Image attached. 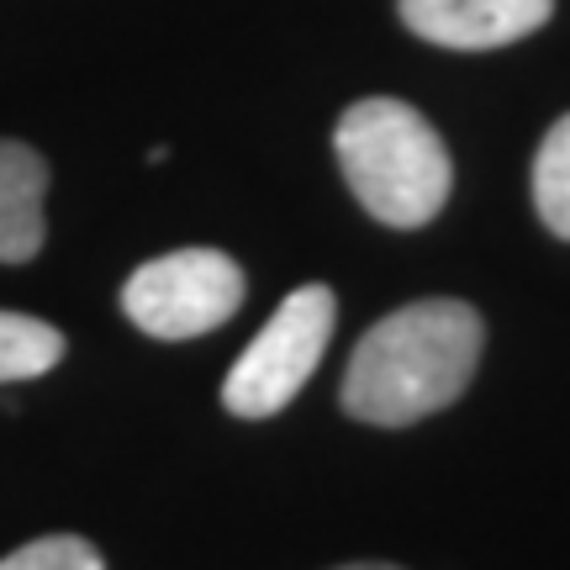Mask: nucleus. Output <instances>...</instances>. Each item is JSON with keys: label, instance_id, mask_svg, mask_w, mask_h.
<instances>
[{"label": "nucleus", "instance_id": "4", "mask_svg": "<svg viewBox=\"0 0 570 570\" xmlns=\"http://www.w3.org/2000/svg\"><path fill=\"white\" fill-rule=\"evenodd\" d=\"M244 306V269L223 248H175L122 285V312L148 338H202Z\"/></svg>", "mask_w": 570, "mask_h": 570}, {"label": "nucleus", "instance_id": "8", "mask_svg": "<svg viewBox=\"0 0 570 570\" xmlns=\"http://www.w3.org/2000/svg\"><path fill=\"white\" fill-rule=\"evenodd\" d=\"M533 206L554 238H570V111L544 132L533 154Z\"/></svg>", "mask_w": 570, "mask_h": 570}, {"label": "nucleus", "instance_id": "2", "mask_svg": "<svg viewBox=\"0 0 570 570\" xmlns=\"http://www.w3.org/2000/svg\"><path fill=\"white\" fill-rule=\"evenodd\" d=\"M338 169L354 202L386 227H423L454 190V159L417 106L370 96L338 117Z\"/></svg>", "mask_w": 570, "mask_h": 570}, {"label": "nucleus", "instance_id": "6", "mask_svg": "<svg viewBox=\"0 0 570 570\" xmlns=\"http://www.w3.org/2000/svg\"><path fill=\"white\" fill-rule=\"evenodd\" d=\"M42 196H48V159L27 142L0 138V265L38 259L48 238Z\"/></svg>", "mask_w": 570, "mask_h": 570}, {"label": "nucleus", "instance_id": "10", "mask_svg": "<svg viewBox=\"0 0 570 570\" xmlns=\"http://www.w3.org/2000/svg\"><path fill=\"white\" fill-rule=\"evenodd\" d=\"M338 570H402V566H381V560H360V566H338Z\"/></svg>", "mask_w": 570, "mask_h": 570}, {"label": "nucleus", "instance_id": "3", "mask_svg": "<svg viewBox=\"0 0 570 570\" xmlns=\"http://www.w3.org/2000/svg\"><path fill=\"white\" fill-rule=\"evenodd\" d=\"M338 302L327 285H296L275 317L259 327V338L238 354V365L223 381V407L233 417H275L285 402L312 381V370L323 365L327 338H333Z\"/></svg>", "mask_w": 570, "mask_h": 570}, {"label": "nucleus", "instance_id": "5", "mask_svg": "<svg viewBox=\"0 0 570 570\" xmlns=\"http://www.w3.org/2000/svg\"><path fill=\"white\" fill-rule=\"evenodd\" d=\"M402 21L423 42L481 53V48H508L550 21L554 0H396Z\"/></svg>", "mask_w": 570, "mask_h": 570}, {"label": "nucleus", "instance_id": "7", "mask_svg": "<svg viewBox=\"0 0 570 570\" xmlns=\"http://www.w3.org/2000/svg\"><path fill=\"white\" fill-rule=\"evenodd\" d=\"M63 360V333L27 312H0V381H38Z\"/></svg>", "mask_w": 570, "mask_h": 570}, {"label": "nucleus", "instance_id": "1", "mask_svg": "<svg viewBox=\"0 0 570 570\" xmlns=\"http://www.w3.org/2000/svg\"><path fill=\"white\" fill-rule=\"evenodd\" d=\"M487 327L465 302H412L370 327L344 370V412L375 428H407L444 412L481 365Z\"/></svg>", "mask_w": 570, "mask_h": 570}, {"label": "nucleus", "instance_id": "9", "mask_svg": "<svg viewBox=\"0 0 570 570\" xmlns=\"http://www.w3.org/2000/svg\"><path fill=\"white\" fill-rule=\"evenodd\" d=\"M0 570H106L101 550L90 539H75V533H48V539H32L0 560Z\"/></svg>", "mask_w": 570, "mask_h": 570}]
</instances>
